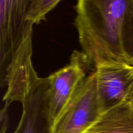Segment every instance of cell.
Returning <instances> with one entry per match:
<instances>
[{"label": "cell", "mask_w": 133, "mask_h": 133, "mask_svg": "<svg viewBox=\"0 0 133 133\" xmlns=\"http://www.w3.org/2000/svg\"><path fill=\"white\" fill-rule=\"evenodd\" d=\"M122 44L125 61L133 66V0H129L122 26Z\"/></svg>", "instance_id": "cell-9"}, {"label": "cell", "mask_w": 133, "mask_h": 133, "mask_svg": "<svg viewBox=\"0 0 133 133\" xmlns=\"http://www.w3.org/2000/svg\"><path fill=\"white\" fill-rule=\"evenodd\" d=\"M32 35L29 36L14 53L1 76L7 86L3 101L8 108L14 101L22 103L39 78L32 63Z\"/></svg>", "instance_id": "cell-5"}, {"label": "cell", "mask_w": 133, "mask_h": 133, "mask_svg": "<svg viewBox=\"0 0 133 133\" xmlns=\"http://www.w3.org/2000/svg\"><path fill=\"white\" fill-rule=\"evenodd\" d=\"M129 0H79L74 25L87 61L95 67L127 64L122 44V26Z\"/></svg>", "instance_id": "cell-1"}, {"label": "cell", "mask_w": 133, "mask_h": 133, "mask_svg": "<svg viewBox=\"0 0 133 133\" xmlns=\"http://www.w3.org/2000/svg\"><path fill=\"white\" fill-rule=\"evenodd\" d=\"M101 114L94 71L81 82L71 100L53 122L52 133H85Z\"/></svg>", "instance_id": "cell-2"}, {"label": "cell", "mask_w": 133, "mask_h": 133, "mask_svg": "<svg viewBox=\"0 0 133 133\" xmlns=\"http://www.w3.org/2000/svg\"><path fill=\"white\" fill-rule=\"evenodd\" d=\"M49 81L39 77L22 103L21 119L13 133H52L53 121L49 111ZM8 118H1V133L6 132Z\"/></svg>", "instance_id": "cell-4"}, {"label": "cell", "mask_w": 133, "mask_h": 133, "mask_svg": "<svg viewBox=\"0 0 133 133\" xmlns=\"http://www.w3.org/2000/svg\"><path fill=\"white\" fill-rule=\"evenodd\" d=\"M94 71L102 114L127 102L133 90V66L127 64H104Z\"/></svg>", "instance_id": "cell-6"}, {"label": "cell", "mask_w": 133, "mask_h": 133, "mask_svg": "<svg viewBox=\"0 0 133 133\" xmlns=\"http://www.w3.org/2000/svg\"><path fill=\"white\" fill-rule=\"evenodd\" d=\"M74 53L70 63L48 77L49 81V111L53 123L71 100L81 82L87 77L83 61L87 58Z\"/></svg>", "instance_id": "cell-7"}, {"label": "cell", "mask_w": 133, "mask_h": 133, "mask_svg": "<svg viewBox=\"0 0 133 133\" xmlns=\"http://www.w3.org/2000/svg\"><path fill=\"white\" fill-rule=\"evenodd\" d=\"M61 1L59 0H29L26 19L32 25L45 20L46 16Z\"/></svg>", "instance_id": "cell-10"}, {"label": "cell", "mask_w": 133, "mask_h": 133, "mask_svg": "<svg viewBox=\"0 0 133 133\" xmlns=\"http://www.w3.org/2000/svg\"><path fill=\"white\" fill-rule=\"evenodd\" d=\"M127 102H129L133 107V90L129 96L128 99H127Z\"/></svg>", "instance_id": "cell-11"}, {"label": "cell", "mask_w": 133, "mask_h": 133, "mask_svg": "<svg viewBox=\"0 0 133 133\" xmlns=\"http://www.w3.org/2000/svg\"><path fill=\"white\" fill-rule=\"evenodd\" d=\"M85 133H133V107L124 102L103 113Z\"/></svg>", "instance_id": "cell-8"}, {"label": "cell", "mask_w": 133, "mask_h": 133, "mask_svg": "<svg viewBox=\"0 0 133 133\" xmlns=\"http://www.w3.org/2000/svg\"><path fill=\"white\" fill-rule=\"evenodd\" d=\"M29 0L0 1V66L3 75L22 43L32 35V25L26 19Z\"/></svg>", "instance_id": "cell-3"}]
</instances>
